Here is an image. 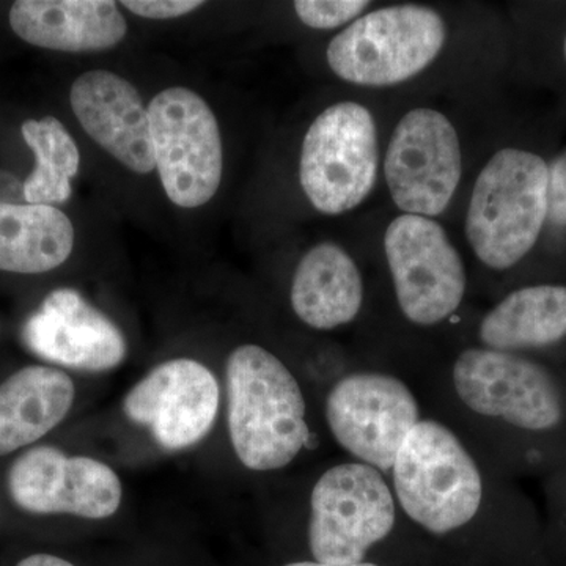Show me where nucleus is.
Returning a JSON list of instances; mask_svg holds the SVG:
<instances>
[{"instance_id": "f257e3e1", "label": "nucleus", "mask_w": 566, "mask_h": 566, "mask_svg": "<svg viewBox=\"0 0 566 566\" xmlns=\"http://www.w3.org/2000/svg\"><path fill=\"white\" fill-rule=\"evenodd\" d=\"M420 387L427 415L453 428L494 469L504 439L551 434L565 420L556 379L521 354L465 346Z\"/></svg>"}, {"instance_id": "f03ea898", "label": "nucleus", "mask_w": 566, "mask_h": 566, "mask_svg": "<svg viewBox=\"0 0 566 566\" xmlns=\"http://www.w3.org/2000/svg\"><path fill=\"white\" fill-rule=\"evenodd\" d=\"M305 532L319 564L446 566L406 520L389 476L349 458L316 476Z\"/></svg>"}, {"instance_id": "7ed1b4c3", "label": "nucleus", "mask_w": 566, "mask_h": 566, "mask_svg": "<svg viewBox=\"0 0 566 566\" xmlns=\"http://www.w3.org/2000/svg\"><path fill=\"white\" fill-rule=\"evenodd\" d=\"M226 389L230 442L249 471H282L314 447L303 385L270 349L237 346L227 359Z\"/></svg>"}, {"instance_id": "20e7f679", "label": "nucleus", "mask_w": 566, "mask_h": 566, "mask_svg": "<svg viewBox=\"0 0 566 566\" xmlns=\"http://www.w3.org/2000/svg\"><path fill=\"white\" fill-rule=\"evenodd\" d=\"M549 167L521 148L495 151L472 186L464 232L491 271H509L534 249L547 221Z\"/></svg>"}, {"instance_id": "39448f33", "label": "nucleus", "mask_w": 566, "mask_h": 566, "mask_svg": "<svg viewBox=\"0 0 566 566\" xmlns=\"http://www.w3.org/2000/svg\"><path fill=\"white\" fill-rule=\"evenodd\" d=\"M447 24L422 3H397L364 13L327 44L326 61L338 80L387 88L415 80L444 51Z\"/></svg>"}, {"instance_id": "423d86ee", "label": "nucleus", "mask_w": 566, "mask_h": 566, "mask_svg": "<svg viewBox=\"0 0 566 566\" xmlns=\"http://www.w3.org/2000/svg\"><path fill=\"white\" fill-rule=\"evenodd\" d=\"M424 416L415 386L392 371H345L324 395V423L335 446L349 460L387 476L406 438Z\"/></svg>"}, {"instance_id": "0eeeda50", "label": "nucleus", "mask_w": 566, "mask_h": 566, "mask_svg": "<svg viewBox=\"0 0 566 566\" xmlns=\"http://www.w3.org/2000/svg\"><path fill=\"white\" fill-rule=\"evenodd\" d=\"M379 159L378 126L371 111L357 102L331 104L305 133L301 188L322 214H346L374 192Z\"/></svg>"}, {"instance_id": "6e6552de", "label": "nucleus", "mask_w": 566, "mask_h": 566, "mask_svg": "<svg viewBox=\"0 0 566 566\" xmlns=\"http://www.w3.org/2000/svg\"><path fill=\"white\" fill-rule=\"evenodd\" d=\"M394 300L405 322L433 329L463 307L468 271L463 256L436 219L400 214L385 233Z\"/></svg>"}, {"instance_id": "1a4fd4ad", "label": "nucleus", "mask_w": 566, "mask_h": 566, "mask_svg": "<svg viewBox=\"0 0 566 566\" xmlns=\"http://www.w3.org/2000/svg\"><path fill=\"white\" fill-rule=\"evenodd\" d=\"M155 170L170 202L199 208L222 181L223 150L218 118L199 93L159 92L148 106Z\"/></svg>"}, {"instance_id": "9d476101", "label": "nucleus", "mask_w": 566, "mask_h": 566, "mask_svg": "<svg viewBox=\"0 0 566 566\" xmlns=\"http://www.w3.org/2000/svg\"><path fill=\"white\" fill-rule=\"evenodd\" d=\"M455 125L434 107L406 112L387 144L382 172L401 214L436 219L450 207L463 178Z\"/></svg>"}, {"instance_id": "9b49d317", "label": "nucleus", "mask_w": 566, "mask_h": 566, "mask_svg": "<svg viewBox=\"0 0 566 566\" xmlns=\"http://www.w3.org/2000/svg\"><path fill=\"white\" fill-rule=\"evenodd\" d=\"M14 504L35 515H71L106 520L122 505L117 472L91 457H69L55 447L22 453L9 471Z\"/></svg>"}, {"instance_id": "f8f14e48", "label": "nucleus", "mask_w": 566, "mask_h": 566, "mask_svg": "<svg viewBox=\"0 0 566 566\" xmlns=\"http://www.w3.org/2000/svg\"><path fill=\"white\" fill-rule=\"evenodd\" d=\"M221 387L207 365L193 359L159 364L137 382L123 400L132 422L150 431L170 452L203 441L218 417Z\"/></svg>"}, {"instance_id": "ddd939ff", "label": "nucleus", "mask_w": 566, "mask_h": 566, "mask_svg": "<svg viewBox=\"0 0 566 566\" xmlns=\"http://www.w3.org/2000/svg\"><path fill=\"white\" fill-rule=\"evenodd\" d=\"M22 342L48 363L91 374L114 370L128 353L117 324L73 289L44 297L22 327Z\"/></svg>"}, {"instance_id": "4468645a", "label": "nucleus", "mask_w": 566, "mask_h": 566, "mask_svg": "<svg viewBox=\"0 0 566 566\" xmlns=\"http://www.w3.org/2000/svg\"><path fill=\"white\" fill-rule=\"evenodd\" d=\"M70 103L82 129L112 158L136 174L155 170L148 107L132 82L87 71L71 85Z\"/></svg>"}, {"instance_id": "2eb2a0df", "label": "nucleus", "mask_w": 566, "mask_h": 566, "mask_svg": "<svg viewBox=\"0 0 566 566\" xmlns=\"http://www.w3.org/2000/svg\"><path fill=\"white\" fill-rule=\"evenodd\" d=\"M290 304L301 323L319 333L349 326L363 314L365 304L359 264L340 244H315L294 270Z\"/></svg>"}, {"instance_id": "dca6fc26", "label": "nucleus", "mask_w": 566, "mask_h": 566, "mask_svg": "<svg viewBox=\"0 0 566 566\" xmlns=\"http://www.w3.org/2000/svg\"><path fill=\"white\" fill-rule=\"evenodd\" d=\"M10 25L29 44L62 52L107 51L128 32L111 0H18Z\"/></svg>"}, {"instance_id": "f3484780", "label": "nucleus", "mask_w": 566, "mask_h": 566, "mask_svg": "<svg viewBox=\"0 0 566 566\" xmlns=\"http://www.w3.org/2000/svg\"><path fill=\"white\" fill-rule=\"evenodd\" d=\"M73 379L59 368L31 365L0 385V457L33 444L69 416Z\"/></svg>"}, {"instance_id": "a211bd4d", "label": "nucleus", "mask_w": 566, "mask_h": 566, "mask_svg": "<svg viewBox=\"0 0 566 566\" xmlns=\"http://www.w3.org/2000/svg\"><path fill=\"white\" fill-rule=\"evenodd\" d=\"M566 337V286L542 283L506 294L476 324V345L520 354Z\"/></svg>"}, {"instance_id": "6ab92c4d", "label": "nucleus", "mask_w": 566, "mask_h": 566, "mask_svg": "<svg viewBox=\"0 0 566 566\" xmlns=\"http://www.w3.org/2000/svg\"><path fill=\"white\" fill-rule=\"evenodd\" d=\"M73 248V223L59 208L0 202V271L48 273L65 263Z\"/></svg>"}, {"instance_id": "aec40b11", "label": "nucleus", "mask_w": 566, "mask_h": 566, "mask_svg": "<svg viewBox=\"0 0 566 566\" xmlns=\"http://www.w3.org/2000/svg\"><path fill=\"white\" fill-rule=\"evenodd\" d=\"M22 137L35 155V169L24 182V199L31 205L63 203L71 197V180L80 170L76 142L57 118L44 117L22 125Z\"/></svg>"}, {"instance_id": "412c9836", "label": "nucleus", "mask_w": 566, "mask_h": 566, "mask_svg": "<svg viewBox=\"0 0 566 566\" xmlns=\"http://www.w3.org/2000/svg\"><path fill=\"white\" fill-rule=\"evenodd\" d=\"M370 6L367 0H297L293 9L297 20L307 28L335 31L363 17Z\"/></svg>"}, {"instance_id": "4be33fe9", "label": "nucleus", "mask_w": 566, "mask_h": 566, "mask_svg": "<svg viewBox=\"0 0 566 566\" xmlns=\"http://www.w3.org/2000/svg\"><path fill=\"white\" fill-rule=\"evenodd\" d=\"M547 167V221L566 227V148Z\"/></svg>"}, {"instance_id": "5701e85b", "label": "nucleus", "mask_w": 566, "mask_h": 566, "mask_svg": "<svg viewBox=\"0 0 566 566\" xmlns=\"http://www.w3.org/2000/svg\"><path fill=\"white\" fill-rule=\"evenodd\" d=\"M122 6L132 13L148 20H172L200 9L199 0H126Z\"/></svg>"}, {"instance_id": "b1692460", "label": "nucleus", "mask_w": 566, "mask_h": 566, "mask_svg": "<svg viewBox=\"0 0 566 566\" xmlns=\"http://www.w3.org/2000/svg\"><path fill=\"white\" fill-rule=\"evenodd\" d=\"M18 566H74L71 562L65 560L51 554H33V556L25 557Z\"/></svg>"}, {"instance_id": "393cba45", "label": "nucleus", "mask_w": 566, "mask_h": 566, "mask_svg": "<svg viewBox=\"0 0 566 566\" xmlns=\"http://www.w3.org/2000/svg\"><path fill=\"white\" fill-rule=\"evenodd\" d=\"M282 566H381V565H376V564L327 565V564H319V562H315V560H294V562H289V564H285Z\"/></svg>"}, {"instance_id": "a878e982", "label": "nucleus", "mask_w": 566, "mask_h": 566, "mask_svg": "<svg viewBox=\"0 0 566 566\" xmlns=\"http://www.w3.org/2000/svg\"><path fill=\"white\" fill-rule=\"evenodd\" d=\"M564 51H565V59H566V36H565Z\"/></svg>"}]
</instances>
